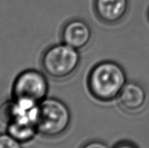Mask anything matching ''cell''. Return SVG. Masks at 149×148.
I'll list each match as a JSON object with an SVG mask.
<instances>
[{
	"mask_svg": "<svg viewBox=\"0 0 149 148\" xmlns=\"http://www.w3.org/2000/svg\"><path fill=\"white\" fill-rule=\"evenodd\" d=\"M126 84L125 69L113 60H103L95 65L87 79L89 93L95 100L103 103L117 99Z\"/></svg>",
	"mask_w": 149,
	"mask_h": 148,
	"instance_id": "1",
	"label": "cell"
},
{
	"mask_svg": "<svg viewBox=\"0 0 149 148\" xmlns=\"http://www.w3.org/2000/svg\"><path fill=\"white\" fill-rule=\"evenodd\" d=\"M71 113L67 104L55 97H46L37 107L35 125L38 132L47 137L63 133L69 127Z\"/></svg>",
	"mask_w": 149,
	"mask_h": 148,
	"instance_id": "2",
	"label": "cell"
},
{
	"mask_svg": "<svg viewBox=\"0 0 149 148\" xmlns=\"http://www.w3.org/2000/svg\"><path fill=\"white\" fill-rule=\"evenodd\" d=\"M81 63L79 50L65 43L49 46L41 60L44 73L54 80L62 81L73 76Z\"/></svg>",
	"mask_w": 149,
	"mask_h": 148,
	"instance_id": "3",
	"label": "cell"
},
{
	"mask_svg": "<svg viewBox=\"0 0 149 148\" xmlns=\"http://www.w3.org/2000/svg\"><path fill=\"white\" fill-rule=\"evenodd\" d=\"M49 82L45 73L35 69L19 73L12 87L13 99L39 104L47 97Z\"/></svg>",
	"mask_w": 149,
	"mask_h": 148,
	"instance_id": "4",
	"label": "cell"
},
{
	"mask_svg": "<svg viewBox=\"0 0 149 148\" xmlns=\"http://www.w3.org/2000/svg\"><path fill=\"white\" fill-rule=\"evenodd\" d=\"M62 42L76 49H81L88 45L92 38L89 25L79 18L66 22L61 28Z\"/></svg>",
	"mask_w": 149,
	"mask_h": 148,
	"instance_id": "5",
	"label": "cell"
},
{
	"mask_svg": "<svg viewBox=\"0 0 149 148\" xmlns=\"http://www.w3.org/2000/svg\"><path fill=\"white\" fill-rule=\"evenodd\" d=\"M93 7L100 21L107 25H116L127 15L128 0H94Z\"/></svg>",
	"mask_w": 149,
	"mask_h": 148,
	"instance_id": "6",
	"label": "cell"
},
{
	"mask_svg": "<svg viewBox=\"0 0 149 148\" xmlns=\"http://www.w3.org/2000/svg\"><path fill=\"white\" fill-rule=\"evenodd\" d=\"M120 106L128 112H138L143 108L147 100L144 88L136 82H127L118 97Z\"/></svg>",
	"mask_w": 149,
	"mask_h": 148,
	"instance_id": "7",
	"label": "cell"
},
{
	"mask_svg": "<svg viewBox=\"0 0 149 148\" xmlns=\"http://www.w3.org/2000/svg\"><path fill=\"white\" fill-rule=\"evenodd\" d=\"M0 148H22L20 142L10 134H0Z\"/></svg>",
	"mask_w": 149,
	"mask_h": 148,
	"instance_id": "8",
	"label": "cell"
},
{
	"mask_svg": "<svg viewBox=\"0 0 149 148\" xmlns=\"http://www.w3.org/2000/svg\"><path fill=\"white\" fill-rule=\"evenodd\" d=\"M81 148H109L104 143L98 141H94V142H90L86 143Z\"/></svg>",
	"mask_w": 149,
	"mask_h": 148,
	"instance_id": "9",
	"label": "cell"
},
{
	"mask_svg": "<svg viewBox=\"0 0 149 148\" xmlns=\"http://www.w3.org/2000/svg\"><path fill=\"white\" fill-rule=\"evenodd\" d=\"M120 148H131V147H122Z\"/></svg>",
	"mask_w": 149,
	"mask_h": 148,
	"instance_id": "10",
	"label": "cell"
},
{
	"mask_svg": "<svg viewBox=\"0 0 149 148\" xmlns=\"http://www.w3.org/2000/svg\"><path fill=\"white\" fill-rule=\"evenodd\" d=\"M148 19H149V9H148Z\"/></svg>",
	"mask_w": 149,
	"mask_h": 148,
	"instance_id": "11",
	"label": "cell"
}]
</instances>
